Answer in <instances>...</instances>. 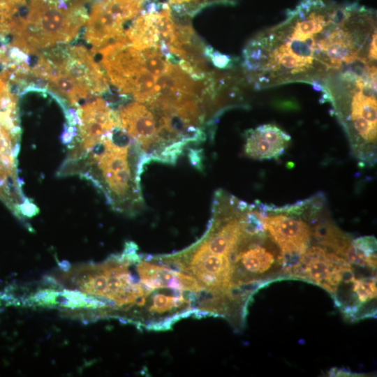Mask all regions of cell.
Segmentation results:
<instances>
[{"mask_svg":"<svg viewBox=\"0 0 377 377\" xmlns=\"http://www.w3.org/2000/svg\"><path fill=\"white\" fill-rule=\"evenodd\" d=\"M204 56L209 59L211 63L220 69H229L235 64V59L229 55L215 51L212 47L205 45L204 47Z\"/></svg>","mask_w":377,"mask_h":377,"instance_id":"7c38bea8","label":"cell"},{"mask_svg":"<svg viewBox=\"0 0 377 377\" xmlns=\"http://www.w3.org/2000/svg\"><path fill=\"white\" fill-rule=\"evenodd\" d=\"M13 94L10 92L6 83L0 76V111L3 110L10 104Z\"/></svg>","mask_w":377,"mask_h":377,"instance_id":"4fadbf2b","label":"cell"},{"mask_svg":"<svg viewBox=\"0 0 377 377\" xmlns=\"http://www.w3.org/2000/svg\"><path fill=\"white\" fill-rule=\"evenodd\" d=\"M315 236L320 244L330 248L335 253L343 258L353 239L351 237L330 223L318 226L315 229Z\"/></svg>","mask_w":377,"mask_h":377,"instance_id":"30bf717a","label":"cell"},{"mask_svg":"<svg viewBox=\"0 0 377 377\" xmlns=\"http://www.w3.org/2000/svg\"><path fill=\"white\" fill-rule=\"evenodd\" d=\"M321 92L330 102L357 158L376 160V61H361L328 79Z\"/></svg>","mask_w":377,"mask_h":377,"instance_id":"3957f363","label":"cell"},{"mask_svg":"<svg viewBox=\"0 0 377 377\" xmlns=\"http://www.w3.org/2000/svg\"><path fill=\"white\" fill-rule=\"evenodd\" d=\"M86 1L74 0L65 9L54 0H31L27 27L10 45L29 54L78 39L89 17Z\"/></svg>","mask_w":377,"mask_h":377,"instance_id":"277c9868","label":"cell"},{"mask_svg":"<svg viewBox=\"0 0 377 377\" xmlns=\"http://www.w3.org/2000/svg\"><path fill=\"white\" fill-rule=\"evenodd\" d=\"M265 231L279 248L286 275L300 257L309 247L313 232L304 221L282 214L267 216L260 208Z\"/></svg>","mask_w":377,"mask_h":377,"instance_id":"8992f818","label":"cell"},{"mask_svg":"<svg viewBox=\"0 0 377 377\" xmlns=\"http://www.w3.org/2000/svg\"><path fill=\"white\" fill-rule=\"evenodd\" d=\"M287 276L313 283L332 296L343 283L355 279L353 267L348 261L319 246L309 247L288 269Z\"/></svg>","mask_w":377,"mask_h":377,"instance_id":"5b68a950","label":"cell"},{"mask_svg":"<svg viewBox=\"0 0 377 377\" xmlns=\"http://www.w3.org/2000/svg\"><path fill=\"white\" fill-rule=\"evenodd\" d=\"M245 138V154L254 159L276 160L283 154L286 149L269 142L261 136L255 128L246 131Z\"/></svg>","mask_w":377,"mask_h":377,"instance_id":"9c48e42d","label":"cell"},{"mask_svg":"<svg viewBox=\"0 0 377 377\" xmlns=\"http://www.w3.org/2000/svg\"><path fill=\"white\" fill-rule=\"evenodd\" d=\"M242 66L256 89L302 82L321 91L353 64L376 61V14L357 3L302 0L246 45Z\"/></svg>","mask_w":377,"mask_h":377,"instance_id":"6da1fadb","label":"cell"},{"mask_svg":"<svg viewBox=\"0 0 377 377\" xmlns=\"http://www.w3.org/2000/svg\"><path fill=\"white\" fill-rule=\"evenodd\" d=\"M344 258L350 264L376 270V237L373 235H366L353 239Z\"/></svg>","mask_w":377,"mask_h":377,"instance_id":"ba28073f","label":"cell"},{"mask_svg":"<svg viewBox=\"0 0 377 377\" xmlns=\"http://www.w3.org/2000/svg\"><path fill=\"white\" fill-rule=\"evenodd\" d=\"M239 0H168L172 10L182 16L191 17L212 5H234Z\"/></svg>","mask_w":377,"mask_h":377,"instance_id":"8fae6325","label":"cell"},{"mask_svg":"<svg viewBox=\"0 0 377 377\" xmlns=\"http://www.w3.org/2000/svg\"><path fill=\"white\" fill-rule=\"evenodd\" d=\"M119 126L138 143L149 161L158 148V123L154 111L138 101L126 102L115 110Z\"/></svg>","mask_w":377,"mask_h":377,"instance_id":"52a82bcc","label":"cell"},{"mask_svg":"<svg viewBox=\"0 0 377 377\" xmlns=\"http://www.w3.org/2000/svg\"><path fill=\"white\" fill-rule=\"evenodd\" d=\"M148 158L120 126L105 134L82 157L66 160L60 176L91 181L116 210L132 213L142 202L140 177Z\"/></svg>","mask_w":377,"mask_h":377,"instance_id":"7a4b0ae2","label":"cell"},{"mask_svg":"<svg viewBox=\"0 0 377 377\" xmlns=\"http://www.w3.org/2000/svg\"><path fill=\"white\" fill-rule=\"evenodd\" d=\"M2 163V162H1V157H0V163Z\"/></svg>","mask_w":377,"mask_h":377,"instance_id":"5bb4252c","label":"cell"}]
</instances>
